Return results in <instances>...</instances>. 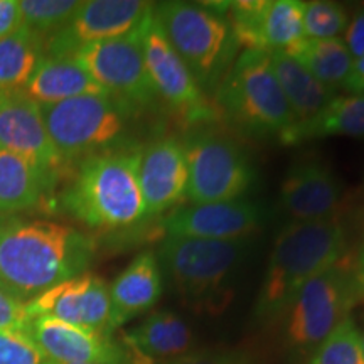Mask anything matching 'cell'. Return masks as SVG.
I'll return each mask as SVG.
<instances>
[{
  "mask_svg": "<svg viewBox=\"0 0 364 364\" xmlns=\"http://www.w3.org/2000/svg\"><path fill=\"white\" fill-rule=\"evenodd\" d=\"M81 2L75 0H21L22 24L41 36H51L66 26Z\"/></svg>",
  "mask_w": 364,
  "mask_h": 364,
  "instance_id": "cell-29",
  "label": "cell"
},
{
  "mask_svg": "<svg viewBox=\"0 0 364 364\" xmlns=\"http://www.w3.org/2000/svg\"><path fill=\"white\" fill-rule=\"evenodd\" d=\"M270 61L292 112L295 125L311 120L338 95V91L322 85L299 61L284 51H270Z\"/></svg>",
  "mask_w": 364,
  "mask_h": 364,
  "instance_id": "cell-22",
  "label": "cell"
},
{
  "mask_svg": "<svg viewBox=\"0 0 364 364\" xmlns=\"http://www.w3.org/2000/svg\"><path fill=\"white\" fill-rule=\"evenodd\" d=\"M307 364H364L363 332L351 316L317 346Z\"/></svg>",
  "mask_w": 364,
  "mask_h": 364,
  "instance_id": "cell-28",
  "label": "cell"
},
{
  "mask_svg": "<svg viewBox=\"0 0 364 364\" xmlns=\"http://www.w3.org/2000/svg\"><path fill=\"white\" fill-rule=\"evenodd\" d=\"M218 102L240 130L258 139L282 140L295 125L270 51H241L218 88Z\"/></svg>",
  "mask_w": 364,
  "mask_h": 364,
  "instance_id": "cell-5",
  "label": "cell"
},
{
  "mask_svg": "<svg viewBox=\"0 0 364 364\" xmlns=\"http://www.w3.org/2000/svg\"><path fill=\"white\" fill-rule=\"evenodd\" d=\"M22 91L39 105L59 103L83 95H107L71 56H44Z\"/></svg>",
  "mask_w": 364,
  "mask_h": 364,
  "instance_id": "cell-21",
  "label": "cell"
},
{
  "mask_svg": "<svg viewBox=\"0 0 364 364\" xmlns=\"http://www.w3.org/2000/svg\"><path fill=\"white\" fill-rule=\"evenodd\" d=\"M110 290V331L147 312L162 295V270L157 255H136L120 275L108 287Z\"/></svg>",
  "mask_w": 364,
  "mask_h": 364,
  "instance_id": "cell-20",
  "label": "cell"
},
{
  "mask_svg": "<svg viewBox=\"0 0 364 364\" xmlns=\"http://www.w3.org/2000/svg\"><path fill=\"white\" fill-rule=\"evenodd\" d=\"M124 346L130 364H167L191 353L193 332L176 312L159 311L124 334Z\"/></svg>",
  "mask_w": 364,
  "mask_h": 364,
  "instance_id": "cell-19",
  "label": "cell"
},
{
  "mask_svg": "<svg viewBox=\"0 0 364 364\" xmlns=\"http://www.w3.org/2000/svg\"><path fill=\"white\" fill-rule=\"evenodd\" d=\"M363 346H364V332H363Z\"/></svg>",
  "mask_w": 364,
  "mask_h": 364,
  "instance_id": "cell-40",
  "label": "cell"
},
{
  "mask_svg": "<svg viewBox=\"0 0 364 364\" xmlns=\"http://www.w3.org/2000/svg\"><path fill=\"white\" fill-rule=\"evenodd\" d=\"M265 223V209L260 204L236 201L191 204L172 211L164 221L167 236L201 238L215 241H241L258 233Z\"/></svg>",
  "mask_w": 364,
  "mask_h": 364,
  "instance_id": "cell-14",
  "label": "cell"
},
{
  "mask_svg": "<svg viewBox=\"0 0 364 364\" xmlns=\"http://www.w3.org/2000/svg\"><path fill=\"white\" fill-rule=\"evenodd\" d=\"M326 136H364V95H336L311 120L294 125L280 142L300 144Z\"/></svg>",
  "mask_w": 364,
  "mask_h": 364,
  "instance_id": "cell-23",
  "label": "cell"
},
{
  "mask_svg": "<svg viewBox=\"0 0 364 364\" xmlns=\"http://www.w3.org/2000/svg\"><path fill=\"white\" fill-rule=\"evenodd\" d=\"M139 182L147 216L164 215L181 204L188 191L184 142L176 136H162L142 147Z\"/></svg>",
  "mask_w": 364,
  "mask_h": 364,
  "instance_id": "cell-17",
  "label": "cell"
},
{
  "mask_svg": "<svg viewBox=\"0 0 364 364\" xmlns=\"http://www.w3.org/2000/svg\"><path fill=\"white\" fill-rule=\"evenodd\" d=\"M108 95L140 112L152 108L159 95L145 66L139 27L124 38L93 43L71 56Z\"/></svg>",
  "mask_w": 364,
  "mask_h": 364,
  "instance_id": "cell-10",
  "label": "cell"
},
{
  "mask_svg": "<svg viewBox=\"0 0 364 364\" xmlns=\"http://www.w3.org/2000/svg\"><path fill=\"white\" fill-rule=\"evenodd\" d=\"M150 7L152 4L140 0L81 2L66 26L46 38V56H73L88 44L124 38L140 26Z\"/></svg>",
  "mask_w": 364,
  "mask_h": 364,
  "instance_id": "cell-13",
  "label": "cell"
},
{
  "mask_svg": "<svg viewBox=\"0 0 364 364\" xmlns=\"http://www.w3.org/2000/svg\"><path fill=\"white\" fill-rule=\"evenodd\" d=\"M344 196L336 172L318 161L299 162L280 188V208L294 221L334 220Z\"/></svg>",
  "mask_w": 364,
  "mask_h": 364,
  "instance_id": "cell-18",
  "label": "cell"
},
{
  "mask_svg": "<svg viewBox=\"0 0 364 364\" xmlns=\"http://www.w3.org/2000/svg\"><path fill=\"white\" fill-rule=\"evenodd\" d=\"M139 34L145 66L159 98L167 102L188 124H206L211 120L213 110L203 90L171 46L152 7L140 22Z\"/></svg>",
  "mask_w": 364,
  "mask_h": 364,
  "instance_id": "cell-11",
  "label": "cell"
},
{
  "mask_svg": "<svg viewBox=\"0 0 364 364\" xmlns=\"http://www.w3.org/2000/svg\"><path fill=\"white\" fill-rule=\"evenodd\" d=\"M152 9L203 93L220 88L240 48L226 17L204 4L161 2Z\"/></svg>",
  "mask_w": 364,
  "mask_h": 364,
  "instance_id": "cell-4",
  "label": "cell"
},
{
  "mask_svg": "<svg viewBox=\"0 0 364 364\" xmlns=\"http://www.w3.org/2000/svg\"><path fill=\"white\" fill-rule=\"evenodd\" d=\"M167 364H250L243 356L230 353H189Z\"/></svg>",
  "mask_w": 364,
  "mask_h": 364,
  "instance_id": "cell-34",
  "label": "cell"
},
{
  "mask_svg": "<svg viewBox=\"0 0 364 364\" xmlns=\"http://www.w3.org/2000/svg\"><path fill=\"white\" fill-rule=\"evenodd\" d=\"M93 253V241L71 226L0 218V290L27 304L81 275Z\"/></svg>",
  "mask_w": 364,
  "mask_h": 364,
  "instance_id": "cell-1",
  "label": "cell"
},
{
  "mask_svg": "<svg viewBox=\"0 0 364 364\" xmlns=\"http://www.w3.org/2000/svg\"><path fill=\"white\" fill-rule=\"evenodd\" d=\"M358 280H359V285H361V290H363V295H364V260H359L358 262Z\"/></svg>",
  "mask_w": 364,
  "mask_h": 364,
  "instance_id": "cell-37",
  "label": "cell"
},
{
  "mask_svg": "<svg viewBox=\"0 0 364 364\" xmlns=\"http://www.w3.org/2000/svg\"><path fill=\"white\" fill-rule=\"evenodd\" d=\"M343 262L304 284L285 311L287 344L295 353L316 351L361 299L358 270Z\"/></svg>",
  "mask_w": 364,
  "mask_h": 364,
  "instance_id": "cell-8",
  "label": "cell"
},
{
  "mask_svg": "<svg viewBox=\"0 0 364 364\" xmlns=\"http://www.w3.org/2000/svg\"><path fill=\"white\" fill-rule=\"evenodd\" d=\"M24 334L48 361L75 364H130L125 346L112 334L76 327L51 317H33Z\"/></svg>",
  "mask_w": 364,
  "mask_h": 364,
  "instance_id": "cell-16",
  "label": "cell"
},
{
  "mask_svg": "<svg viewBox=\"0 0 364 364\" xmlns=\"http://www.w3.org/2000/svg\"><path fill=\"white\" fill-rule=\"evenodd\" d=\"M140 152V145H120L83 159L63 193V208L100 230L127 228L147 218L139 182Z\"/></svg>",
  "mask_w": 364,
  "mask_h": 364,
  "instance_id": "cell-2",
  "label": "cell"
},
{
  "mask_svg": "<svg viewBox=\"0 0 364 364\" xmlns=\"http://www.w3.org/2000/svg\"><path fill=\"white\" fill-rule=\"evenodd\" d=\"M31 317H51L66 324L112 334L110 290L91 273L59 284L27 302Z\"/></svg>",
  "mask_w": 364,
  "mask_h": 364,
  "instance_id": "cell-15",
  "label": "cell"
},
{
  "mask_svg": "<svg viewBox=\"0 0 364 364\" xmlns=\"http://www.w3.org/2000/svg\"><path fill=\"white\" fill-rule=\"evenodd\" d=\"M248 241H215L166 236L159 247L161 270L191 306L220 309L230 295L233 275L243 262Z\"/></svg>",
  "mask_w": 364,
  "mask_h": 364,
  "instance_id": "cell-6",
  "label": "cell"
},
{
  "mask_svg": "<svg viewBox=\"0 0 364 364\" xmlns=\"http://www.w3.org/2000/svg\"><path fill=\"white\" fill-rule=\"evenodd\" d=\"M22 26L21 7L17 0H0V39Z\"/></svg>",
  "mask_w": 364,
  "mask_h": 364,
  "instance_id": "cell-35",
  "label": "cell"
},
{
  "mask_svg": "<svg viewBox=\"0 0 364 364\" xmlns=\"http://www.w3.org/2000/svg\"><path fill=\"white\" fill-rule=\"evenodd\" d=\"M44 36L22 24L0 39V91L24 90L43 58Z\"/></svg>",
  "mask_w": 364,
  "mask_h": 364,
  "instance_id": "cell-24",
  "label": "cell"
},
{
  "mask_svg": "<svg viewBox=\"0 0 364 364\" xmlns=\"http://www.w3.org/2000/svg\"><path fill=\"white\" fill-rule=\"evenodd\" d=\"M295 61H299L314 78L327 88L338 91L343 88L346 78L353 66V56L349 54L343 39H304L287 51Z\"/></svg>",
  "mask_w": 364,
  "mask_h": 364,
  "instance_id": "cell-25",
  "label": "cell"
},
{
  "mask_svg": "<svg viewBox=\"0 0 364 364\" xmlns=\"http://www.w3.org/2000/svg\"><path fill=\"white\" fill-rule=\"evenodd\" d=\"M31 318L33 317L27 311V304L19 302L0 290V331L24 332Z\"/></svg>",
  "mask_w": 364,
  "mask_h": 364,
  "instance_id": "cell-32",
  "label": "cell"
},
{
  "mask_svg": "<svg viewBox=\"0 0 364 364\" xmlns=\"http://www.w3.org/2000/svg\"><path fill=\"white\" fill-rule=\"evenodd\" d=\"M260 36L265 51L287 53L306 39L304 2L300 0H267L260 19Z\"/></svg>",
  "mask_w": 364,
  "mask_h": 364,
  "instance_id": "cell-27",
  "label": "cell"
},
{
  "mask_svg": "<svg viewBox=\"0 0 364 364\" xmlns=\"http://www.w3.org/2000/svg\"><path fill=\"white\" fill-rule=\"evenodd\" d=\"M348 236L341 223L292 221L284 226L273 243L255 316L275 321L289 309L304 284L344 260Z\"/></svg>",
  "mask_w": 364,
  "mask_h": 364,
  "instance_id": "cell-3",
  "label": "cell"
},
{
  "mask_svg": "<svg viewBox=\"0 0 364 364\" xmlns=\"http://www.w3.org/2000/svg\"><path fill=\"white\" fill-rule=\"evenodd\" d=\"M0 149L33 164L48 191L65 166L46 129L39 103L22 90L0 91Z\"/></svg>",
  "mask_w": 364,
  "mask_h": 364,
  "instance_id": "cell-12",
  "label": "cell"
},
{
  "mask_svg": "<svg viewBox=\"0 0 364 364\" xmlns=\"http://www.w3.org/2000/svg\"><path fill=\"white\" fill-rule=\"evenodd\" d=\"M348 22V12L339 4L326 0L304 2V34L307 39H338Z\"/></svg>",
  "mask_w": 364,
  "mask_h": 364,
  "instance_id": "cell-30",
  "label": "cell"
},
{
  "mask_svg": "<svg viewBox=\"0 0 364 364\" xmlns=\"http://www.w3.org/2000/svg\"><path fill=\"white\" fill-rule=\"evenodd\" d=\"M188 191L191 204L236 201L248 193L255 171L243 149L211 129H196L186 136Z\"/></svg>",
  "mask_w": 364,
  "mask_h": 364,
  "instance_id": "cell-9",
  "label": "cell"
},
{
  "mask_svg": "<svg viewBox=\"0 0 364 364\" xmlns=\"http://www.w3.org/2000/svg\"><path fill=\"white\" fill-rule=\"evenodd\" d=\"M46 129L63 162L83 161L120 147L136 110L112 95H83L39 105Z\"/></svg>",
  "mask_w": 364,
  "mask_h": 364,
  "instance_id": "cell-7",
  "label": "cell"
},
{
  "mask_svg": "<svg viewBox=\"0 0 364 364\" xmlns=\"http://www.w3.org/2000/svg\"><path fill=\"white\" fill-rule=\"evenodd\" d=\"M343 41L353 59L364 56V6L358 7L349 19Z\"/></svg>",
  "mask_w": 364,
  "mask_h": 364,
  "instance_id": "cell-33",
  "label": "cell"
},
{
  "mask_svg": "<svg viewBox=\"0 0 364 364\" xmlns=\"http://www.w3.org/2000/svg\"><path fill=\"white\" fill-rule=\"evenodd\" d=\"M359 260H364V247L361 250V255H359Z\"/></svg>",
  "mask_w": 364,
  "mask_h": 364,
  "instance_id": "cell-39",
  "label": "cell"
},
{
  "mask_svg": "<svg viewBox=\"0 0 364 364\" xmlns=\"http://www.w3.org/2000/svg\"><path fill=\"white\" fill-rule=\"evenodd\" d=\"M46 193L49 191L33 164L0 149V213L33 208Z\"/></svg>",
  "mask_w": 364,
  "mask_h": 364,
  "instance_id": "cell-26",
  "label": "cell"
},
{
  "mask_svg": "<svg viewBox=\"0 0 364 364\" xmlns=\"http://www.w3.org/2000/svg\"><path fill=\"white\" fill-rule=\"evenodd\" d=\"M48 359L24 332L0 331V364H44Z\"/></svg>",
  "mask_w": 364,
  "mask_h": 364,
  "instance_id": "cell-31",
  "label": "cell"
},
{
  "mask_svg": "<svg viewBox=\"0 0 364 364\" xmlns=\"http://www.w3.org/2000/svg\"><path fill=\"white\" fill-rule=\"evenodd\" d=\"M348 95H364V56L354 59L343 88Z\"/></svg>",
  "mask_w": 364,
  "mask_h": 364,
  "instance_id": "cell-36",
  "label": "cell"
},
{
  "mask_svg": "<svg viewBox=\"0 0 364 364\" xmlns=\"http://www.w3.org/2000/svg\"><path fill=\"white\" fill-rule=\"evenodd\" d=\"M44 364H75V363H54V361H46Z\"/></svg>",
  "mask_w": 364,
  "mask_h": 364,
  "instance_id": "cell-38",
  "label": "cell"
}]
</instances>
